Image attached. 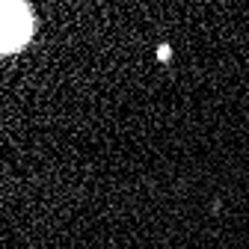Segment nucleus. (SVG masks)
Listing matches in <instances>:
<instances>
[{
  "label": "nucleus",
  "mask_w": 249,
  "mask_h": 249,
  "mask_svg": "<svg viewBox=\"0 0 249 249\" xmlns=\"http://www.w3.org/2000/svg\"><path fill=\"white\" fill-rule=\"evenodd\" d=\"M27 6H15V3H3V51H15L27 42L30 36V12H24Z\"/></svg>",
  "instance_id": "obj_1"
}]
</instances>
